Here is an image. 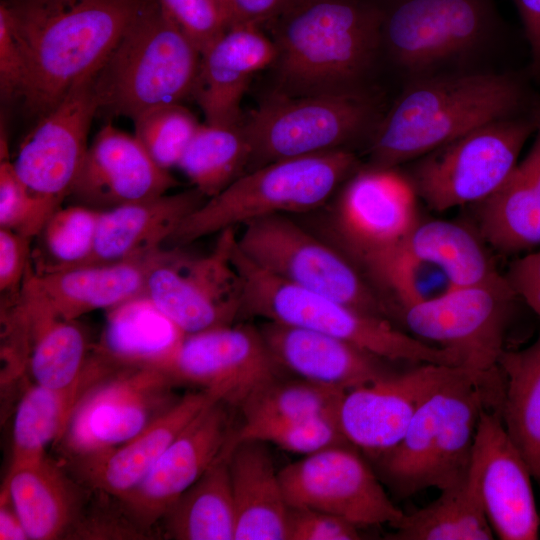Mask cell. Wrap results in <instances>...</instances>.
<instances>
[{"mask_svg":"<svg viewBox=\"0 0 540 540\" xmlns=\"http://www.w3.org/2000/svg\"><path fill=\"white\" fill-rule=\"evenodd\" d=\"M250 146L242 122L201 124L182 155L178 168L207 199L246 173Z\"/></svg>","mask_w":540,"mask_h":540,"instance_id":"74e56055","label":"cell"},{"mask_svg":"<svg viewBox=\"0 0 540 540\" xmlns=\"http://www.w3.org/2000/svg\"><path fill=\"white\" fill-rule=\"evenodd\" d=\"M428 505L410 513L388 537L397 540H491L494 532L486 517L475 475L469 467L459 484L440 491Z\"/></svg>","mask_w":540,"mask_h":540,"instance_id":"e575fe53","label":"cell"},{"mask_svg":"<svg viewBox=\"0 0 540 540\" xmlns=\"http://www.w3.org/2000/svg\"><path fill=\"white\" fill-rule=\"evenodd\" d=\"M2 494L10 500L32 540L69 535L85 504L76 482L47 456L10 468Z\"/></svg>","mask_w":540,"mask_h":540,"instance_id":"4dcf8cb0","label":"cell"},{"mask_svg":"<svg viewBox=\"0 0 540 540\" xmlns=\"http://www.w3.org/2000/svg\"><path fill=\"white\" fill-rule=\"evenodd\" d=\"M531 53V70L540 79V0H514Z\"/></svg>","mask_w":540,"mask_h":540,"instance_id":"f907efd6","label":"cell"},{"mask_svg":"<svg viewBox=\"0 0 540 540\" xmlns=\"http://www.w3.org/2000/svg\"><path fill=\"white\" fill-rule=\"evenodd\" d=\"M174 384L159 368L121 366L83 396L57 443L73 464L122 445L177 401Z\"/></svg>","mask_w":540,"mask_h":540,"instance_id":"4fadbf2b","label":"cell"},{"mask_svg":"<svg viewBox=\"0 0 540 540\" xmlns=\"http://www.w3.org/2000/svg\"><path fill=\"white\" fill-rule=\"evenodd\" d=\"M417 198L395 168L370 166L351 176L338 201L335 227L361 266L403 245L420 219Z\"/></svg>","mask_w":540,"mask_h":540,"instance_id":"d6986e66","label":"cell"},{"mask_svg":"<svg viewBox=\"0 0 540 540\" xmlns=\"http://www.w3.org/2000/svg\"><path fill=\"white\" fill-rule=\"evenodd\" d=\"M296 0H225L229 27L260 26L280 17Z\"/></svg>","mask_w":540,"mask_h":540,"instance_id":"681fc988","label":"cell"},{"mask_svg":"<svg viewBox=\"0 0 540 540\" xmlns=\"http://www.w3.org/2000/svg\"><path fill=\"white\" fill-rule=\"evenodd\" d=\"M162 519L173 539L234 540L236 516L225 448Z\"/></svg>","mask_w":540,"mask_h":540,"instance_id":"836d02e7","label":"cell"},{"mask_svg":"<svg viewBox=\"0 0 540 540\" xmlns=\"http://www.w3.org/2000/svg\"><path fill=\"white\" fill-rule=\"evenodd\" d=\"M33 238L10 229L0 228V291L16 295L30 264Z\"/></svg>","mask_w":540,"mask_h":540,"instance_id":"7dc6e473","label":"cell"},{"mask_svg":"<svg viewBox=\"0 0 540 540\" xmlns=\"http://www.w3.org/2000/svg\"><path fill=\"white\" fill-rule=\"evenodd\" d=\"M26 80L24 58L14 36L7 8L0 4V94L3 102L22 99Z\"/></svg>","mask_w":540,"mask_h":540,"instance_id":"bcb514c9","label":"cell"},{"mask_svg":"<svg viewBox=\"0 0 540 540\" xmlns=\"http://www.w3.org/2000/svg\"><path fill=\"white\" fill-rule=\"evenodd\" d=\"M206 199L193 187L101 211L93 251L83 265L139 259L161 250Z\"/></svg>","mask_w":540,"mask_h":540,"instance_id":"484cf974","label":"cell"},{"mask_svg":"<svg viewBox=\"0 0 540 540\" xmlns=\"http://www.w3.org/2000/svg\"><path fill=\"white\" fill-rule=\"evenodd\" d=\"M161 250L107 264L50 270H33L30 265L11 304L26 318L65 320L115 308L143 295L149 270Z\"/></svg>","mask_w":540,"mask_h":540,"instance_id":"ac0fdd59","label":"cell"},{"mask_svg":"<svg viewBox=\"0 0 540 540\" xmlns=\"http://www.w3.org/2000/svg\"><path fill=\"white\" fill-rule=\"evenodd\" d=\"M259 330L280 369L321 386L347 391L392 373L387 360L327 334L273 321Z\"/></svg>","mask_w":540,"mask_h":540,"instance_id":"d4e9b609","label":"cell"},{"mask_svg":"<svg viewBox=\"0 0 540 540\" xmlns=\"http://www.w3.org/2000/svg\"><path fill=\"white\" fill-rule=\"evenodd\" d=\"M123 366L96 348L81 376L71 385L53 389L38 384L22 396L16 409L10 468L45 457V450L58 442L83 396L99 381Z\"/></svg>","mask_w":540,"mask_h":540,"instance_id":"f546056e","label":"cell"},{"mask_svg":"<svg viewBox=\"0 0 540 540\" xmlns=\"http://www.w3.org/2000/svg\"><path fill=\"white\" fill-rule=\"evenodd\" d=\"M133 122L135 137L154 162L166 170L178 166L201 125L181 103L154 108Z\"/></svg>","mask_w":540,"mask_h":540,"instance_id":"b9f144b4","label":"cell"},{"mask_svg":"<svg viewBox=\"0 0 540 540\" xmlns=\"http://www.w3.org/2000/svg\"><path fill=\"white\" fill-rule=\"evenodd\" d=\"M224 402L201 410L168 446L131 492L117 499L141 530L161 520L169 508L222 454L232 432Z\"/></svg>","mask_w":540,"mask_h":540,"instance_id":"44dd1931","label":"cell"},{"mask_svg":"<svg viewBox=\"0 0 540 540\" xmlns=\"http://www.w3.org/2000/svg\"><path fill=\"white\" fill-rule=\"evenodd\" d=\"M382 10L366 0H296L274 22L272 93L349 94L363 84L382 47Z\"/></svg>","mask_w":540,"mask_h":540,"instance_id":"3957f363","label":"cell"},{"mask_svg":"<svg viewBox=\"0 0 540 540\" xmlns=\"http://www.w3.org/2000/svg\"><path fill=\"white\" fill-rule=\"evenodd\" d=\"M185 335L143 295L112 308L105 353L124 365H156Z\"/></svg>","mask_w":540,"mask_h":540,"instance_id":"8d00e7d4","label":"cell"},{"mask_svg":"<svg viewBox=\"0 0 540 540\" xmlns=\"http://www.w3.org/2000/svg\"><path fill=\"white\" fill-rule=\"evenodd\" d=\"M501 393L499 369L478 374L452 367L424 398L399 443L375 459L382 481L399 498L462 482L481 413L499 410Z\"/></svg>","mask_w":540,"mask_h":540,"instance_id":"277c9868","label":"cell"},{"mask_svg":"<svg viewBox=\"0 0 540 540\" xmlns=\"http://www.w3.org/2000/svg\"><path fill=\"white\" fill-rule=\"evenodd\" d=\"M100 212L80 204L55 211L39 234L50 260L38 270L85 264L93 251Z\"/></svg>","mask_w":540,"mask_h":540,"instance_id":"60d3db41","label":"cell"},{"mask_svg":"<svg viewBox=\"0 0 540 540\" xmlns=\"http://www.w3.org/2000/svg\"><path fill=\"white\" fill-rule=\"evenodd\" d=\"M235 228L219 233L214 248L188 256L162 249L152 264L143 296L185 334L234 324L243 314V283L233 261Z\"/></svg>","mask_w":540,"mask_h":540,"instance_id":"7c38bea8","label":"cell"},{"mask_svg":"<svg viewBox=\"0 0 540 540\" xmlns=\"http://www.w3.org/2000/svg\"><path fill=\"white\" fill-rule=\"evenodd\" d=\"M352 447L333 445L281 469L279 476L288 506L327 512L358 527H396L404 512L392 502L380 478Z\"/></svg>","mask_w":540,"mask_h":540,"instance_id":"9a60e30c","label":"cell"},{"mask_svg":"<svg viewBox=\"0 0 540 540\" xmlns=\"http://www.w3.org/2000/svg\"><path fill=\"white\" fill-rule=\"evenodd\" d=\"M54 212L20 180L8 150L0 151V228L34 238Z\"/></svg>","mask_w":540,"mask_h":540,"instance_id":"7bdbcfd3","label":"cell"},{"mask_svg":"<svg viewBox=\"0 0 540 540\" xmlns=\"http://www.w3.org/2000/svg\"><path fill=\"white\" fill-rule=\"evenodd\" d=\"M152 367L240 407L280 371L260 330L234 324L185 334Z\"/></svg>","mask_w":540,"mask_h":540,"instance_id":"2e32d148","label":"cell"},{"mask_svg":"<svg viewBox=\"0 0 540 540\" xmlns=\"http://www.w3.org/2000/svg\"><path fill=\"white\" fill-rule=\"evenodd\" d=\"M503 425L540 482V336L520 350H505L499 361Z\"/></svg>","mask_w":540,"mask_h":540,"instance_id":"d6a6232c","label":"cell"},{"mask_svg":"<svg viewBox=\"0 0 540 540\" xmlns=\"http://www.w3.org/2000/svg\"><path fill=\"white\" fill-rule=\"evenodd\" d=\"M215 401L220 400L205 390L187 393L132 439L99 456L74 463V467L91 488L122 498L141 483L194 417Z\"/></svg>","mask_w":540,"mask_h":540,"instance_id":"4316f807","label":"cell"},{"mask_svg":"<svg viewBox=\"0 0 540 540\" xmlns=\"http://www.w3.org/2000/svg\"><path fill=\"white\" fill-rule=\"evenodd\" d=\"M345 392L300 378L286 382L277 378L255 392L241 406L243 422L337 415Z\"/></svg>","mask_w":540,"mask_h":540,"instance_id":"f35d334b","label":"cell"},{"mask_svg":"<svg viewBox=\"0 0 540 540\" xmlns=\"http://www.w3.org/2000/svg\"><path fill=\"white\" fill-rule=\"evenodd\" d=\"M211 2H213L218 8L221 9V11L225 14V16L227 17V14H226V9H225V0H210ZM228 20V18H227ZM229 23V22H228Z\"/></svg>","mask_w":540,"mask_h":540,"instance_id":"f5cc1de1","label":"cell"},{"mask_svg":"<svg viewBox=\"0 0 540 540\" xmlns=\"http://www.w3.org/2000/svg\"><path fill=\"white\" fill-rule=\"evenodd\" d=\"M232 256L243 283V314L327 334L387 361L460 366L454 353L398 329L387 318L262 270L240 251L237 237Z\"/></svg>","mask_w":540,"mask_h":540,"instance_id":"8992f818","label":"cell"},{"mask_svg":"<svg viewBox=\"0 0 540 540\" xmlns=\"http://www.w3.org/2000/svg\"><path fill=\"white\" fill-rule=\"evenodd\" d=\"M277 49L254 25L230 26L201 54L192 97L207 124L242 122L241 101L255 73L271 67Z\"/></svg>","mask_w":540,"mask_h":540,"instance_id":"cb8c5ba5","label":"cell"},{"mask_svg":"<svg viewBox=\"0 0 540 540\" xmlns=\"http://www.w3.org/2000/svg\"><path fill=\"white\" fill-rule=\"evenodd\" d=\"M146 0H4L21 49V101L36 121L98 70Z\"/></svg>","mask_w":540,"mask_h":540,"instance_id":"6da1fadb","label":"cell"},{"mask_svg":"<svg viewBox=\"0 0 540 540\" xmlns=\"http://www.w3.org/2000/svg\"><path fill=\"white\" fill-rule=\"evenodd\" d=\"M11 311L26 333L28 364L36 384L60 389L74 383L94 352L76 320L26 318Z\"/></svg>","mask_w":540,"mask_h":540,"instance_id":"d590c367","label":"cell"},{"mask_svg":"<svg viewBox=\"0 0 540 540\" xmlns=\"http://www.w3.org/2000/svg\"><path fill=\"white\" fill-rule=\"evenodd\" d=\"M245 440L272 443L286 451L309 455L324 448L349 444L337 415L312 418L243 422L227 445Z\"/></svg>","mask_w":540,"mask_h":540,"instance_id":"ab89813d","label":"cell"},{"mask_svg":"<svg viewBox=\"0 0 540 540\" xmlns=\"http://www.w3.org/2000/svg\"><path fill=\"white\" fill-rule=\"evenodd\" d=\"M470 468L495 538L538 539L540 517L533 475L497 409L487 408L481 413Z\"/></svg>","mask_w":540,"mask_h":540,"instance_id":"ffe728a7","label":"cell"},{"mask_svg":"<svg viewBox=\"0 0 540 540\" xmlns=\"http://www.w3.org/2000/svg\"><path fill=\"white\" fill-rule=\"evenodd\" d=\"M454 366L416 364L347 390L338 407L346 441L377 459L395 447L429 392Z\"/></svg>","mask_w":540,"mask_h":540,"instance_id":"7402d4cb","label":"cell"},{"mask_svg":"<svg viewBox=\"0 0 540 540\" xmlns=\"http://www.w3.org/2000/svg\"><path fill=\"white\" fill-rule=\"evenodd\" d=\"M475 229L503 254L540 245V116L526 157L489 197L472 205Z\"/></svg>","mask_w":540,"mask_h":540,"instance_id":"83f0119b","label":"cell"},{"mask_svg":"<svg viewBox=\"0 0 540 540\" xmlns=\"http://www.w3.org/2000/svg\"><path fill=\"white\" fill-rule=\"evenodd\" d=\"M94 71L79 80L21 143L12 162L36 197L55 211L71 193L88 150L87 138L99 103Z\"/></svg>","mask_w":540,"mask_h":540,"instance_id":"e0dca14e","label":"cell"},{"mask_svg":"<svg viewBox=\"0 0 540 540\" xmlns=\"http://www.w3.org/2000/svg\"><path fill=\"white\" fill-rule=\"evenodd\" d=\"M519 76L492 72L423 75L401 93L373 131L371 166L395 168L488 123L533 115Z\"/></svg>","mask_w":540,"mask_h":540,"instance_id":"7a4b0ae2","label":"cell"},{"mask_svg":"<svg viewBox=\"0 0 540 540\" xmlns=\"http://www.w3.org/2000/svg\"><path fill=\"white\" fill-rule=\"evenodd\" d=\"M505 277L516 296L540 319V251L512 261Z\"/></svg>","mask_w":540,"mask_h":540,"instance_id":"c3c4849f","label":"cell"},{"mask_svg":"<svg viewBox=\"0 0 540 540\" xmlns=\"http://www.w3.org/2000/svg\"><path fill=\"white\" fill-rule=\"evenodd\" d=\"M539 116L540 111L488 123L416 159L406 177L417 197L437 212L483 201L517 165Z\"/></svg>","mask_w":540,"mask_h":540,"instance_id":"9c48e42d","label":"cell"},{"mask_svg":"<svg viewBox=\"0 0 540 540\" xmlns=\"http://www.w3.org/2000/svg\"><path fill=\"white\" fill-rule=\"evenodd\" d=\"M0 539L26 540L28 534L7 496L1 494Z\"/></svg>","mask_w":540,"mask_h":540,"instance_id":"816d5d0a","label":"cell"},{"mask_svg":"<svg viewBox=\"0 0 540 540\" xmlns=\"http://www.w3.org/2000/svg\"><path fill=\"white\" fill-rule=\"evenodd\" d=\"M243 226L237 246L262 270L364 312L393 317L388 302L352 262L290 218L273 215Z\"/></svg>","mask_w":540,"mask_h":540,"instance_id":"30bf717a","label":"cell"},{"mask_svg":"<svg viewBox=\"0 0 540 540\" xmlns=\"http://www.w3.org/2000/svg\"><path fill=\"white\" fill-rule=\"evenodd\" d=\"M485 244L476 229L442 219H419L404 241L407 252L438 270L450 287L492 283L505 277Z\"/></svg>","mask_w":540,"mask_h":540,"instance_id":"1f68e13d","label":"cell"},{"mask_svg":"<svg viewBox=\"0 0 540 540\" xmlns=\"http://www.w3.org/2000/svg\"><path fill=\"white\" fill-rule=\"evenodd\" d=\"M201 53L158 0H146L94 76L99 110L132 120L192 96Z\"/></svg>","mask_w":540,"mask_h":540,"instance_id":"5b68a950","label":"cell"},{"mask_svg":"<svg viewBox=\"0 0 540 540\" xmlns=\"http://www.w3.org/2000/svg\"><path fill=\"white\" fill-rule=\"evenodd\" d=\"M382 47L407 72L423 74L463 57L495 29L492 0H387Z\"/></svg>","mask_w":540,"mask_h":540,"instance_id":"5bb4252c","label":"cell"},{"mask_svg":"<svg viewBox=\"0 0 540 540\" xmlns=\"http://www.w3.org/2000/svg\"><path fill=\"white\" fill-rule=\"evenodd\" d=\"M506 277L492 283L447 290L401 309L408 333L458 356L478 374L498 370L514 302Z\"/></svg>","mask_w":540,"mask_h":540,"instance_id":"8fae6325","label":"cell"},{"mask_svg":"<svg viewBox=\"0 0 540 540\" xmlns=\"http://www.w3.org/2000/svg\"><path fill=\"white\" fill-rule=\"evenodd\" d=\"M177 185L135 135L108 123L88 146L69 196L80 205L104 211L166 194Z\"/></svg>","mask_w":540,"mask_h":540,"instance_id":"603a6c76","label":"cell"},{"mask_svg":"<svg viewBox=\"0 0 540 540\" xmlns=\"http://www.w3.org/2000/svg\"><path fill=\"white\" fill-rule=\"evenodd\" d=\"M356 165L354 153L339 149L260 166L206 199L165 245L180 247L239 224L315 209L328 200Z\"/></svg>","mask_w":540,"mask_h":540,"instance_id":"52a82bcc","label":"cell"},{"mask_svg":"<svg viewBox=\"0 0 540 540\" xmlns=\"http://www.w3.org/2000/svg\"><path fill=\"white\" fill-rule=\"evenodd\" d=\"M235 506L234 540H286L288 504L266 443L227 445Z\"/></svg>","mask_w":540,"mask_h":540,"instance_id":"f1b7e54d","label":"cell"},{"mask_svg":"<svg viewBox=\"0 0 540 540\" xmlns=\"http://www.w3.org/2000/svg\"><path fill=\"white\" fill-rule=\"evenodd\" d=\"M158 1L201 54L229 28L225 14L210 0Z\"/></svg>","mask_w":540,"mask_h":540,"instance_id":"ee69618b","label":"cell"},{"mask_svg":"<svg viewBox=\"0 0 540 540\" xmlns=\"http://www.w3.org/2000/svg\"><path fill=\"white\" fill-rule=\"evenodd\" d=\"M360 527L333 514L303 507L288 508L286 540H356Z\"/></svg>","mask_w":540,"mask_h":540,"instance_id":"f6af8a7d","label":"cell"},{"mask_svg":"<svg viewBox=\"0 0 540 540\" xmlns=\"http://www.w3.org/2000/svg\"><path fill=\"white\" fill-rule=\"evenodd\" d=\"M379 121L368 91L300 97L271 93L242 120L250 146L246 172L278 160L347 149Z\"/></svg>","mask_w":540,"mask_h":540,"instance_id":"ba28073f","label":"cell"}]
</instances>
